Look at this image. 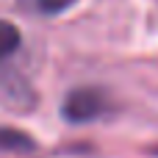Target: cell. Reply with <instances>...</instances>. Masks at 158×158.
Instances as JSON below:
<instances>
[{
	"instance_id": "6da1fadb",
	"label": "cell",
	"mask_w": 158,
	"mask_h": 158,
	"mask_svg": "<svg viewBox=\"0 0 158 158\" xmlns=\"http://www.w3.org/2000/svg\"><path fill=\"white\" fill-rule=\"evenodd\" d=\"M106 111H108V97H106V92H100L94 86L72 89L61 106V114L67 122H92V119L103 117Z\"/></svg>"
},
{
	"instance_id": "7a4b0ae2",
	"label": "cell",
	"mask_w": 158,
	"mask_h": 158,
	"mask_svg": "<svg viewBox=\"0 0 158 158\" xmlns=\"http://www.w3.org/2000/svg\"><path fill=\"white\" fill-rule=\"evenodd\" d=\"M33 147H36V142H33L28 133L17 131V128H0V150H8V153H28V150H33Z\"/></svg>"
},
{
	"instance_id": "3957f363",
	"label": "cell",
	"mask_w": 158,
	"mask_h": 158,
	"mask_svg": "<svg viewBox=\"0 0 158 158\" xmlns=\"http://www.w3.org/2000/svg\"><path fill=\"white\" fill-rule=\"evenodd\" d=\"M22 44V36H19V28L8 19H0V61L11 58Z\"/></svg>"
},
{
	"instance_id": "277c9868",
	"label": "cell",
	"mask_w": 158,
	"mask_h": 158,
	"mask_svg": "<svg viewBox=\"0 0 158 158\" xmlns=\"http://www.w3.org/2000/svg\"><path fill=\"white\" fill-rule=\"evenodd\" d=\"M78 0H33V6H36V11H42V14H61V11H67L69 6H75Z\"/></svg>"
}]
</instances>
